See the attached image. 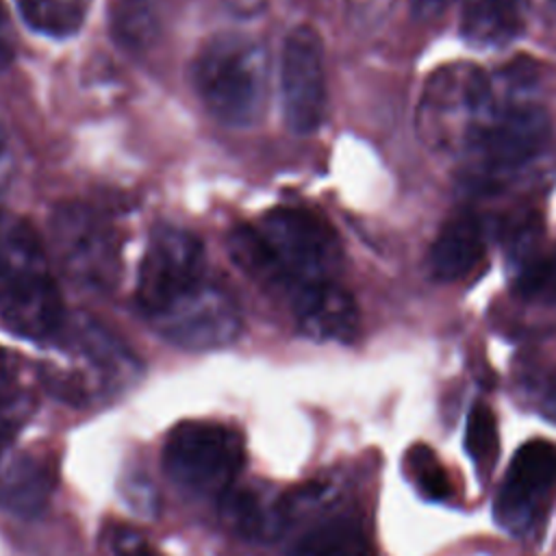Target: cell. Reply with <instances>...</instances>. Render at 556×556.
Listing matches in <instances>:
<instances>
[{
	"mask_svg": "<svg viewBox=\"0 0 556 556\" xmlns=\"http://www.w3.org/2000/svg\"><path fill=\"white\" fill-rule=\"evenodd\" d=\"M230 11L239 13V15H256L263 11L267 0H226Z\"/></svg>",
	"mask_w": 556,
	"mask_h": 556,
	"instance_id": "27",
	"label": "cell"
},
{
	"mask_svg": "<svg viewBox=\"0 0 556 556\" xmlns=\"http://www.w3.org/2000/svg\"><path fill=\"white\" fill-rule=\"evenodd\" d=\"M15 4L30 30L61 39L83 26L91 0H15Z\"/></svg>",
	"mask_w": 556,
	"mask_h": 556,
	"instance_id": "17",
	"label": "cell"
},
{
	"mask_svg": "<svg viewBox=\"0 0 556 556\" xmlns=\"http://www.w3.org/2000/svg\"><path fill=\"white\" fill-rule=\"evenodd\" d=\"M539 410L545 419L556 421V371L545 380L539 393Z\"/></svg>",
	"mask_w": 556,
	"mask_h": 556,
	"instance_id": "22",
	"label": "cell"
},
{
	"mask_svg": "<svg viewBox=\"0 0 556 556\" xmlns=\"http://www.w3.org/2000/svg\"><path fill=\"white\" fill-rule=\"evenodd\" d=\"M282 113L295 135H311L326 113L324 48L315 28L295 26L282 43L280 59Z\"/></svg>",
	"mask_w": 556,
	"mask_h": 556,
	"instance_id": "8",
	"label": "cell"
},
{
	"mask_svg": "<svg viewBox=\"0 0 556 556\" xmlns=\"http://www.w3.org/2000/svg\"><path fill=\"white\" fill-rule=\"evenodd\" d=\"M232 261L291 302L298 293L337 280L341 250L330 224L298 206H280L230 235Z\"/></svg>",
	"mask_w": 556,
	"mask_h": 556,
	"instance_id": "2",
	"label": "cell"
},
{
	"mask_svg": "<svg viewBox=\"0 0 556 556\" xmlns=\"http://www.w3.org/2000/svg\"><path fill=\"white\" fill-rule=\"evenodd\" d=\"M111 549L115 556H159L148 539L130 526H115L111 530Z\"/></svg>",
	"mask_w": 556,
	"mask_h": 556,
	"instance_id": "21",
	"label": "cell"
},
{
	"mask_svg": "<svg viewBox=\"0 0 556 556\" xmlns=\"http://www.w3.org/2000/svg\"><path fill=\"white\" fill-rule=\"evenodd\" d=\"M465 450L471 463L480 473L486 471L491 473L497 452H500V437H497V421L493 410L478 402L471 406L467 415V426H465Z\"/></svg>",
	"mask_w": 556,
	"mask_h": 556,
	"instance_id": "18",
	"label": "cell"
},
{
	"mask_svg": "<svg viewBox=\"0 0 556 556\" xmlns=\"http://www.w3.org/2000/svg\"><path fill=\"white\" fill-rule=\"evenodd\" d=\"M289 556H374L363 526L345 515L326 519L306 530Z\"/></svg>",
	"mask_w": 556,
	"mask_h": 556,
	"instance_id": "16",
	"label": "cell"
},
{
	"mask_svg": "<svg viewBox=\"0 0 556 556\" xmlns=\"http://www.w3.org/2000/svg\"><path fill=\"white\" fill-rule=\"evenodd\" d=\"M521 24V0H463L460 30L476 46L508 41Z\"/></svg>",
	"mask_w": 556,
	"mask_h": 556,
	"instance_id": "15",
	"label": "cell"
},
{
	"mask_svg": "<svg viewBox=\"0 0 556 556\" xmlns=\"http://www.w3.org/2000/svg\"><path fill=\"white\" fill-rule=\"evenodd\" d=\"M243 460L241 434L219 421H182L163 445V469L169 480L189 493L215 500L235 484Z\"/></svg>",
	"mask_w": 556,
	"mask_h": 556,
	"instance_id": "5",
	"label": "cell"
},
{
	"mask_svg": "<svg viewBox=\"0 0 556 556\" xmlns=\"http://www.w3.org/2000/svg\"><path fill=\"white\" fill-rule=\"evenodd\" d=\"M549 117L539 106H515L476 135L484 163L495 169L517 167L536 156L549 139Z\"/></svg>",
	"mask_w": 556,
	"mask_h": 556,
	"instance_id": "10",
	"label": "cell"
},
{
	"mask_svg": "<svg viewBox=\"0 0 556 556\" xmlns=\"http://www.w3.org/2000/svg\"><path fill=\"white\" fill-rule=\"evenodd\" d=\"M56 341L80 365L78 376L61 391L65 400L80 402L87 397L85 374H96L104 391H115L135 380L141 369L135 354L109 328L87 315L67 317Z\"/></svg>",
	"mask_w": 556,
	"mask_h": 556,
	"instance_id": "9",
	"label": "cell"
},
{
	"mask_svg": "<svg viewBox=\"0 0 556 556\" xmlns=\"http://www.w3.org/2000/svg\"><path fill=\"white\" fill-rule=\"evenodd\" d=\"M289 308L298 330L313 341L350 343L358 334V308L337 280L298 293Z\"/></svg>",
	"mask_w": 556,
	"mask_h": 556,
	"instance_id": "11",
	"label": "cell"
},
{
	"mask_svg": "<svg viewBox=\"0 0 556 556\" xmlns=\"http://www.w3.org/2000/svg\"><path fill=\"white\" fill-rule=\"evenodd\" d=\"M547 2H552V4H556V0H547Z\"/></svg>",
	"mask_w": 556,
	"mask_h": 556,
	"instance_id": "29",
	"label": "cell"
},
{
	"mask_svg": "<svg viewBox=\"0 0 556 556\" xmlns=\"http://www.w3.org/2000/svg\"><path fill=\"white\" fill-rule=\"evenodd\" d=\"M222 521L241 539L274 541L289 523L285 495L267 486H230L217 497Z\"/></svg>",
	"mask_w": 556,
	"mask_h": 556,
	"instance_id": "12",
	"label": "cell"
},
{
	"mask_svg": "<svg viewBox=\"0 0 556 556\" xmlns=\"http://www.w3.org/2000/svg\"><path fill=\"white\" fill-rule=\"evenodd\" d=\"M450 2L452 0H410V11L417 20L428 22L439 17L450 7Z\"/></svg>",
	"mask_w": 556,
	"mask_h": 556,
	"instance_id": "23",
	"label": "cell"
},
{
	"mask_svg": "<svg viewBox=\"0 0 556 556\" xmlns=\"http://www.w3.org/2000/svg\"><path fill=\"white\" fill-rule=\"evenodd\" d=\"M406 467L413 476L419 493L426 500L443 502L452 495V482L447 478L445 467L439 463L434 452L426 445H415L406 454Z\"/></svg>",
	"mask_w": 556,
	"mask_h": 556,
	"instance_id": "19",
	"label": "cell"
},
{
	"mask_svg": "<svg viewBox=\"0 0 556 556\" xmlns=\"http://www.w3.org/2000/svg\"><path fill=\"white\" fill-rule=\"evenodd\" d=\"M484 256V232L476 217L450 219L430 248V269L443 282L469 276Z\"/></svg>",
	"mask_w": 556,
	"mask_h": 556,
	"instance_id": "14",
	"label": "cell"
},
{
	"mask_svg": "<svg viewBox=\"0 0 556 556\" xmlns=\"http://www.w3.org/2000/svg\"><path fill=\"white\" fill-rule=\"evenodd\" d=\"M135 295L146 321L178 348L215 350L241 334L237 300L211 276L200 239L182 228L150 235Z\"/></svg>",
	"mask_w": 556,
	"mask_h": 556,
	"instance_id": "1",
	"label": "cell"
},
{
	"mask_svg": "<svg viewBox=\"0 0 556 556\" xmlns=\"http://www.w3.org/2000/svg\"><path fill=\"white\" fill-rule=\"evenodd\" d=\"M193 85L217 122L232 128L254 126L269 96V59L263 43L241 33L211 37L193 61Z\"/></svg>",
	"mask_w": 556,
	"mask_h": 556,
	"instance_id": "4",
	"label": "cell"
},
{
	"mask_svg": "<svg viewBox=\"0 0 556 556\" xmlns=\"http://www.w3.org/2000/svg\"><path fill=\"white\" fill-rule=\"evenodd\" d=\"M13 56V37H11V24L4 13L2 0H0V65H7Z\"/></svg>",
	"mask_w": 556,
	"mask_h": 556,
	"instance_id": "25",
	"label": "cell"
},
{
	"mask_svg": "<svg viewBox=\"0 0 556 556\" xmlns=\"http://www.w3.org/2000/svg\"><path fill=\"white\" fill-rule=\"evenodd\" d=\"M556 486V445L549 441L523 443L495 493L493 517L513 536H528L543 521L549 495Z\"/></svg>",
	"mask_w": 556,
	"mask_h": 556,
	"instance_id": "7",
	"label": "cell"
},
{
	"mask_svg": "<svg viewBox=\"0 0 556 556\" xmlns=\"http://www.w3.org/2000/svg\"><path fill=\"white\" fill-rule=\"evenodd\" d=\"M0 319L33 341H50L67 315L35 228L0 211Z\"/></svg>",
	"mask_w": 556,
	"mask_h": 556,
	"instance_id": "3",
	"label": "cell"
},
{
	"mask_svg": "<svg viewBox=\"0 0 556 556\" xmlns=\"http://www.w3.org/2000/svg\"><path fill=\"white\" fill-rule=\"evenodd\" d=\"M387 0H348L350 9L354 15L358 17H369L371 13H376L380 7H384Z\"/></svg>",
	"mask_w": 556,
	"mask_h": 556,
	"instance_id": "28",
	"label": "cell"
},
{
	"mask_svg": "<svg viewBox=\"0 0 556 556\" xmlns=\"http://www.w3.org/2000/svg\"><path fill=\"white\" fill-rule=\"evenodd\" d=\"M17 402L15 393H13V378H11V369L9 363L4 358V354H0V408L9 406Z\"/></svg>",
	"mask_w": 556,
	"mask_h": 556,
	"instance_id": "26",
	"label": "cell"
},
{
	"mask_svg": "<svg viewBox=\"0 0 556 556\" xmlns=\"http://www.w3.org/2000/svg\"><path fill=\"white\" fill-rule=\"evenodd\" d=\"M52 245L63 274L85 289H111L122 265L113 222L85 202L59 206L52 217Z\"/></svg>",
	"mask_w": 556,
	"mask_h": 556,
	"instance_id": "6",
	"label": "cell"
},
{
	"mask_svg": "<svg viewBox=\"0 0 556 556\" xmlns=\"http://www.w3.org/2000/svg\"><path fill=\"white\" fill-rule=\"evenodd\" d=\"M54 469L35 454L0 458V506L20 515H39L54 491Z\"/></svg>",
	"mask_w": 556,
	"mask_h": 556,
	"instance_id": "13",
	"label": "cell"
},
{
	"mask_svg": "<svg viewBox=\"0 0 556 556\" xmlns=\"http://www.w3.org/2000/svg\"><path fill=\"white\" fill-rule=\"evenodd\" d=\"M11 167H13V161H11L9 139H7L4 128H2V124H0V200H2V195L7 193V189H9Z\"/></svg>",
	"mask_w": 556,
	"mask_h": 556,
	"instance_id": "24",
	"label": "cell"
},
{
	"mask_svg": "<svg viewBox=\"0 0 556 556\" xmlns=\"http://www.w3.org/2000/svg\"><path fill=\"white\" fill-rule=\"evenodd\" d=\"M517 291L523 298L556 302V254L528 261L519 271Z\"/></svg>",
	"mask_w": 556,
	"mask_h": 556,
	"instance_id": "20",
	"label": "cell"
}]
</instances>
